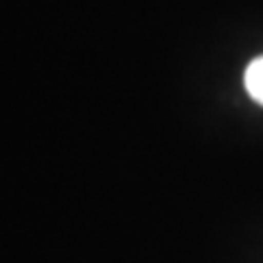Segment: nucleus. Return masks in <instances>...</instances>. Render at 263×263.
<instances>
[{"instance_id": "f257e3e1", "label": "nucleus", "mask_w": 263, "mask_h": 263, "mask_svg": "<svg viewBox=\"0 0 263 263\" xmlns=\"http://www.w3.org/2000/svg\"><path fill=\"white\" fill-rule=\"evenodd\" d=\"M243 86L252 101L263 108V55L248 64V68L243 72Z\"/></svg>"}]
</instances>
